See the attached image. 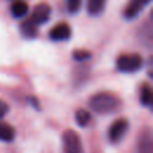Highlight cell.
Masks as SVG:
<instances>
[{"mask_svg":"<svg viewBox=\"0 0 153 153\" xmlns=\"http://www.w3.org/2000/svg\"><path fill=\"white\" fill-rule=\"evenodd\" d=\"M136 153H153V143H152V133L149 128H145L141 130L137 137L136 143Z\"/></svg>","mask_w":153,"mask_h":153,"instance_id":"obj_7","label":"cell"},{"mask_svg":"<svg viewBox=\"0 0 153 153\" xmlns=\"http://www.w3.org/2000/svg\"><path fill=\"white\" fill-rule=\"evenodd\" d=\"M66 5H67V11L71 14H75L80 11L82 0H66Z\"/></svg>","mask_w":153,"mask_h":153,"instance_id":"obj_16","label":"cell"},{"mask_svg":"<svg viewBox=\"0 0 153 153\" xmlns=\"http://www.w3.org/2000/svg\"><path fill=\"white\" fill-rule=\"evenodd\" d=\"M48 36L54 42H63V41H67L72 36L71 25L67 24V23H59V24L54 25L50 29Z\"/></svg>","mask_w":153,"mask_h":153,"instance_id":"obj_6","label":"cell"},{"mask_svg":"<svg viewBox=\"0 0 153 153\" xmlns=\"http://www.w3.org/2000/svg\"><path fill=\"white\" fill-rule=\"evenodd\" d=\"M63 153H84V146L80 135L73 129H66L62 134Z\"/></svg>","mask_w":153,"mask_h":153,"instance_id":"obj_3","label":"cell"},{"mask_svg":"<svg viewBox=\"0 0 153 153\" xmlns=\"http://www.w3.org/2000/svg\"><path fill=\"white\" fill-rule=\"evenodd\" d=\"M129 129V122L127 118H117L111 123L108 129V139L111 143H118L123 140Z\"/></svg>","mask_w":153,"mask_h":153,"instance_id":"obj_4","label":"cell"},{"mask_svg":"<svg viewBox=\"0 0 153 153\" xmlns=\"http://www.w3.org/2000/svg\"><path fill=\"white\" fill-rule=\"evenodd\" d=\"M151 2V0H130V2L127 5V7L123 11V17L128 20H131L136 18L142 8L147 6Z\"/></svg>","mask_w":153,"mask_h":153,"instance_id":"obj_8","label":"cell"},{"mask_svg":"<svg viewBox=\"0 0 153 153\" xmlns=\"http://www.w3.org/2000/svg\"><path fill=\"white\" fill-rule=\"evenodd\" d=\"M73 59L78 62H85L87 60H90L92 57V54L88 51V50H85V49H78V50H74L73 54H72Z\"/></svg>","mask_w":153,"mask_h":153,"instance_id":"obj_15","label":"cell"},{"mask_svg":"<svg viewBox=\"0 0 153 153\" xmlns=\"http://www.w3.org/2000/svg\"><path fill=\"white\" fill-rule=\"evenodd\" d=\"M50 16H51V6L47 2H39L35 6L30 19L38 26L48 23L50 19Z\"/></svg>","mask_w":153,"mask_h":153,"instance_id":"obj_5","label":"cell"},{"mask_svg":"<svg viewBox=\"0 0 153 153\" xmlns=\"http://www.w3.org/2000/svg\"><path fill=\"white\" fill-rule=\"evenodd\" d=\"M88 106L99 115H110L117 112L122 108V100L114 93L99 92L90 98Z\"/></svg>","mask_w":153,"mask_h":153,"instance_id":"obj_1","label":"cell"},{"mask_svg":"<svg viewBox=\"0 0 153 153\" xmlns=\"http://www.w3.org/2000/svg\"><path fill=\"white\" fill-rule=\"evenodd\" d=\"M10 12H11L12 17H14L16 19H22L29 13V5H27V2L25 0L12 1Z\"/></svg>","mask_w":153,"mask_h":153,"instance_id":"obj_9","label":"cell"},{"mask_svg":"<svg viewBox=\"0 0 153 153\" xmlns=\"http://www.w3.org/2000/svg\"><path fill=\"white\" fill-rule=\"evenodd\" d=\"M29 103H30L35 109H38V108H39V102H38L35 97H30V98H29Z\"/></svg>","mask_w":153,"mask_h":153,"instance_id":"obj_18","label":"cell"},{"mask_svg":"<svg viewBox=\"0 0 153 153\" xmlns=\"http://www.w3.org/2000/svg\"><path fill=\"white\" fill-rule=\"evenodd\" d=\"M12 1H16V0H12Z\"/></svg>","mask_w":153,"mask_h":153,"instance_id":"obj_19","label":"cell"},{"mask_svg":"<svg viewBox=\"0 0 153 153\" xmlns=\"http://www.w3.org/2000/svg\"><path fill=\"white\" fill-rule=\"evenodd\" d=\"M105 5H106V0H87L86 2L87 13L92 17H97L104 11Z\"/></svg>","mask_w":153,"mask_h":153,"instance_id":"obj_11","label":"cell"},{"mask_svg":"<svg viewBox=\"0 0 153 153\" xmlns=\"http://www.w3.org/2000/svg\"><path fill=\"white\" fill-rule=\"evenodd\" d=\"M14 137H16V129L11 124L0 121V141L12 142Z\"/></svg>","mask_w":153,"mask_h":153,"instance_id":"obj_12","label":"cell"},{"mask_svg":"<svg viewBox=\"0 0 153 153\" xmlns=\"http://www.w3.org/2000/svg\"><path fill=\"white\" fill-rule=\"evenodd\" d=\"M19 30H20V33L25 37V38H29V39H32L35 37H37V33H38V30H37V25L31 20V19H25L20 23V26H19Z\"/></svg>","mask_w":153,"mask_h":153,"instance_id":"obj_10","label":"cell"},{"mask_svg":"<svg viewBox=\"0 0 153 153\" xmlns=\"http://www.w3.org/2000/svg\"><path fill=\"white\" fill-rule=\"evenodd\" d=\"M8 111H10V106H8V104H7L4 99H0V120L4 118V117L7 115Z\"/></svg>","mask_w":153,"mask_h":153,"instance_id":"obj_17","label":"cell"},{"mask_svg":"<svg viewBox=\"0 0 153 153\" xmlns=\"http://www.w3.org/2000/svg\"><path fill=\"white\" fill-rule=\"evenodd\" d=\"M74 118H75V122L79 127L81 128H85L90 124V122L92 121V116L90 114L88 110L86 109H78L75 111V115H74Z\"/></svg>","mask_w":153,"mask_h":153,"instance_id":"obj_13","label":"cell"},{"mask_svg":"<svg viewBox=\"0 0 153 153\" xmlns=\"http://www.w3.org/2000/svg\"><path fill=\"white\" fill-rule=\"evenodd\" d=\"M140 103L146 108H151L152 105V90L148 84H143L140 90Z\"/></svg>","mask_w":153,"mask_h":153,"instance_id":"obj_14","label":"cell"},{"mask_svg":"<svg viewBox=\"0 0 153 153\" xmlns=\"http://www.w3.org/2000/svg\"><path fill=\"white\" fill-rule=\"evenodd\" d=\"M143 59L140 54H123L116 61V67L122 73H135L142 68Z\"/></svg>","mask_w":153,"mask_h":153,"instance_id":"obj_2","label":"cell"}]
</instances>
